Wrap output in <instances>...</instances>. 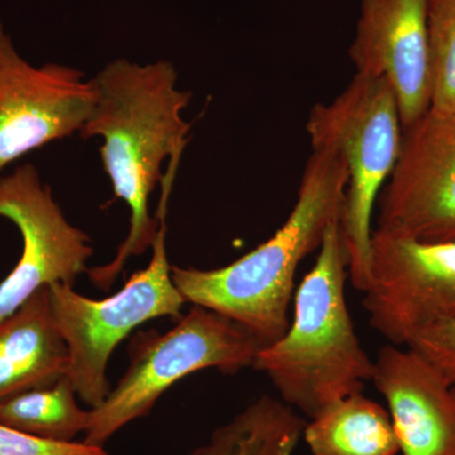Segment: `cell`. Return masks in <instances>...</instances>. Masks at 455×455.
Segmentation results:
<instances>
[{
	"instance_id": "cell-2",
	"label": "cell",
	"mask_w": 455,
	"mask_h": 455,
	"mask_svg": "<svg viewBox=\"0 0 455 455\" xmlns=\"http://www.w3.org/2000/svg\"><path fill=\"white\" fill-rule=\"evenodd\" d=\"M347 185L348 171L340 156L313 148L295 206L268 241L221 268L171 267L184 300L235 320L263 347L280 339L290 325L299 266L320 248L328 227L340 220Z\"/></svg>"
},
{
	"instance_id": "cell-11",
	"label": "cell",
	"mask_w": 455,
	"mask_h": 455,
	"mask_svg": "<svg viewBox=\"0 0 455 455\" xmlns=\"http://www.w3.org/2000/svg\"><path fill=\"white\" fill-rule=\"evenodd\" d=\"M429 0H361L357 35L349 49L355 70L387 80L403 128L429 112Z\"/></svg>"
},
{
	"instance_id": "cell-18",
	"label": "cell",
	"mask_w": 455,
	"mask_h": 455,
	"mask_svg": "<svg viewBox=\"0 0 455 455\" xmlns=\"http://www.w3.org/2000/svg\"><path fill=\"white\" fill-rule=\"evenodd\" d=\"M0 455H109L86 443H60L36 438L0 423Z\"/></svg>"
},
{
	"instance_id": "cell-16",
	"label": "cell",
	"mask_w": 455,
	"mask_h": 455,
	"mask_svg": "<svg viewBox=\"0 0 455 455\" xmlns=\"http://www.w3.org/2000/svg\"><path fill=\"white\" fill-rule=\"evenodd\" d=\"M73 383L64 376L44 387L33 388L0 403V423L18 431L51 440L71 443L85 433L90 410L77 405Z\"/></svg>"
},
{
	"instance_id": "cell-15",
	"label": "cell",
	"mask_w": 455,
	"mask_h": 455,
	"mask_svg": "<svg viewBox=\"0 0 455 455\" xmlns=\"http://www.w3.org/2000/svg\"><path fill=\"white\" fill-rule=\"evenodd\" d=\"M305 425L307 421L281 398L262 395L215 427L190 455H293Z\"/></svg>"
},
{
	"instance_id": "cell-14",
	"label": "cell",
	"mask_w": 455,
	"mask_h": 455,
	"mask_svg": "<svg viewBox=\"0 0 455 455\" xmlns=\"http://www.w3.org/2000/svg\"><path fill=\"white\" fill-rule=\"evenodd\" d=\"M302 438L313 455H397L390 412L355 392L335 401L305 425Z\"/></svg>"
},
{
	"instance_id": "cell-10",
	"label": "cell",
	"mask_w": 455,
	"mask_h": 455,
	"mask_svg": "<svg viewBox=\"0 0 455 455\" xmlns=\"http://www.w3.org/2000/svg\"><path fill=\"white\" fill-rule=\"evenodd\" d=\"M377 230L455 242V121L427 112L403 128L400 157L379 197Z\"/></svg>"
},
{
	"instance_id": "cell-4",
	"label": "cell",
	"mask_w": 455,
	"mask_h": 455,
	"mask_svg": "<svg viewBox=\"0 0 455 455\" xmlns=\"http://www.w3.org/2000/svg\"><path fill=\"white\" fill-rule=\"evenodd\" d=\"M307 132L313 148H331L348 171L340 229L350 283L366 291L370 281L374 203L388 181L403 145V122L387 80L355 74L331 103L311 109Z\"/></svg>"
},
{
	"instance_id": "cell-12",
	"label": "cell",
	"mask_w": 455,
	"mask_h": 455,
	"mask_svg": "<svg viewBox=\"0 0 455 455\" xmlns=\"http://www.w3.org/2000/svg\"><path fill=\"white\" fill-rule=\"evenodd\" d=\"M373 362L401 455H455V383L409 347L386 344Z\"/></svg>"
},
{
	"instance_id": "cell-5",
	"label": "cell",
	"mask_w": 455,
	"mask_h": 455,
	"mask_svg": "<svg viewBox=\"0 0 455 455\" xmlns=\"http://www.w3.org/2000/svg\"><path fill=\"white\" fill-rule=\"evenodd\" d=\"M262 348L243 325L197 305L166 333H137L128 347L130 366L106 400L90 409L83 442L103 447L125 425L148 415L180 379L208 368L236 374L253 367Z\"/></svg>"
},
{
	"instance_id": "cell-3",
	"label": "cell",
	"mask_w": 455,
	"mask_h": 455,
	"mask_svg": "<svg viewBox=\"0 0 455 455\" xmlns=\"http://www.w3.org/2000/svg\"><path fill=\"white\" fill-rule=\"evenodd\" d=\"M347 268L340 220H335L295 293L292 322L280 339L260 349L253 364L284 403L310 419L335 401L363 392L372 379L374 362L347 305Z\"/></svg>"
},
{
	"instance_id": "cell-8",
	"label": "cell",
	"mask_w": 455,
	"mask_h": 455,
	"mask_svg": "<svg viewBox=\"0 0 455 455\" xmlns=\"http://www.w3.org/2000/svg\"><path fill=\"white\" fill-rule=\"evenodd\" d=\"M0 217L11 220L22 235L16 267L0 283V322L20 309L42 287L73 286L88 272L94 254L89 235L66 220L49 185L31 164L0 176Z\"/></svg>"
},
{
	"instance_id": "cell-1",
	"label": "cell",
	"mask_w": 455,
	"mask_h": 455,
	"mask_svg": "<svg viewBox=\"0 0 455 455\" xmlns=\"http://www.w3.org/2000/svg\"><path fill=\"white\" fill-rule=\"evenodd\" d=\"M94 107L80 136L100 137L101 161L114 196L127 204L131 228L112 262L88 269L98 289L109 290L127 260L154 244L161 215H149V196L164 182L166 158L179 163L191 124L182 118L191 92L178 88V71L164 60L140 65L116 59L94 77Z\"/></svg>"
},
{
	"instance_id": "cell-9",
	"label": "cell",
	"mask_w": 455,
	"mask_h": 455,
	"mask_svg": "<svg viewBox=\"0 0 455 455\" xmlns=\"http://www.w3.org/2000/svg\"><path fill=\"white\" fill-rule=\"evenodd\" d=\"M95 98L92 79L79 68L26 61L0 22V175L23 156L79 133Z\"/></svg>"
},
{
	"instance_id": "cell-19",
	"label": "cell",
	"mask_w": 455,
	"mask_h": 455,
	"mask_svg": "<svg viewBox=\"0 0 455 455\" xmlns=\"http://www.w3.org/2000/svg\"><path fill=\"white\" fill-rule=\"evenodd\" d=\"M406 347L420 353L455 383V319L434 323L416 333Z\"/></svg>"
},
{
	"instance_id": "cell-13",
	"label": "cell",
	"mask_w": 455,
	"mask_h": 455,
	"mask_svg": "<svg viewBox=\"0 0 455 455\" xmlns=\"http://www.w3.org/2000/svg\"><path fill=\"white\" fill-rule=\"evenodd\" d=\"M68 350L53 320L49 286L0 322V403L66 376Z\"/></svg>"
},
{
	"instance_id": "cell-17",
	"label": "cell",
	"mask_w": 455,
	"mask_h": 455,
	"mask_svg": "<svg viewBox=\"0 0 455 455\" xmlns=\"http://www.w3.org/2000/svg\"><path fill=\"white\" fill-rule=\"evenodd\" d=\"M431 114L455 121V0H429Z\"/></svg>"
},
{
	"instance_id": "cell-7",
	"label": "cell",
	"mask_w": 455,
	"mask_h": 455,
	"mask_svg": "<svg viewBox=\"0 0 455 455\" xmlns=\"http://www.w3.org/2000/svg\"><path fill=\"white\" fill-rule=\"evenodd\" d=\"M363 307L388 343L406 347L421 329L455 319V242H420L373 230Z\"/></svg>"
},
{
	"instance_id": "cell-6",
	"label": "cell",
	"mask_w": 455,
	"mask_h": 455,
	"mask_svg": "<svg viewBox=\"0 0 455 455\" xmlns=\"http://www.w3.org/2000/svg\"><path fill=\"white\" fill-rule=\"evenodd\" d=\"M164 202V200H161ZM167 202L160 203V229L145 269L132 275L121 291L103 300L80 295L71 284H50L53 320L68 350L66 377L77 396L94 409L110 391L107 367L114 349L140 324L156 317H181L187 301L171 277L166 252Z\"/></svg>"
}]
</instances>
